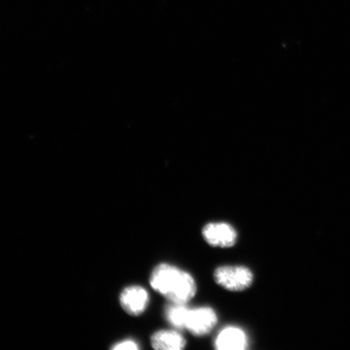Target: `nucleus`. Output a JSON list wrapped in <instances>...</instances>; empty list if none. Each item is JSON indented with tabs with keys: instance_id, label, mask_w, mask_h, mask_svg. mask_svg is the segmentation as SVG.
I'll return each instance as SVG.
<instances>
[{
	"instance_id": "1",
	"label": "nucleus",
	"mask_w": 350,
	"mask_h": 350,
	"mask_svg": "<svg viewBox=\"0 0 350 350\" xmlns=\"http://www.w3.org/2000/svg\"><path fill=\"white\" fill-rule=\"evenodd\" d=\"M151 287L172 304H187L197 292L196 280L187 271L161 262L152 271Z\"/></svg>"
},
{
	"instance_id": "2",
	"label": "nucleus",
	"mask_w": 350,
	"mask_h": 350,
	"mask_svg": "<svg viewBox=\"0 0 350 350\" xmlns=\"http://www.w3.org/2000/svg\"><path fill=\"white\" fill-rule=\"evenodd\" d=\"M214 281L223 288L231 292L247 290L254 282V273L247 267L223 265L213 273Z\"/></svg>"
},
{
	"instance_id": "3",
	"label": "nucleus",
	"mask_w": 350,
	"mask_h": 350,
	"mask_svg": "<svg viewBox=\"0 0 350 350\" xmlns=\"http://www.w3.org/2000/svg\"><path fill=\"white\" fill-rule=\"evenodd\" d=\"M217 321L218 317L215 310L209 306L189 308L185 329L194 336H203L213 331Z\"/></svg>"
},
{
	"instance_id": "4",
	"label": "nucleus",
	"mask_w": 350,
	"mask_h": 350,
	"mask_svg": "<svg viewBox=\"0 0 350 350\" xmlns=\"http://www.w3.org/2000/svg\"><path fill=\"white\" fill-rule=\"evenodd\" d=\"M202 236L205 242L213 247H232L238 241L237 231L226 222L208 223L203 227Z\"/></svg>"
},
{
	"instance_id": "5",
	"label": "nucleus",
	"mask_w": 350,
	"mask_h": 350,
	"mask_svg": "<svg viewBox=\"0 0 350 350\" xmlns=\"http://www.w3.org/2000/svg\"><path fill=\"white\" fill-rule=\"evenodd\" d=\"M120 305L126 313L133 317L141 316L150 304V295L146 288L131 286L124 288L120 297Z\"/></svg>"
},
{
	"instance_id": "6",
	"label": "nucleus",
	"mask_w": 350,
	"mask_h": 350,
	"mask_svg": "<svg viewBox=\"0 0 350 350\" xmlns=\"http://www.w3.org/2000/svg\"><path fill=\"white\" fill-rule=\"evenodd\" d=\"M218 350H245L248 348L246 332L237 326H227L218 332L215 341Z\"/></svg>"
},
{
	"instance_id": "7",
	"label": "nucleus",
	"mask_w": 350,
	"mask_h": 350,
	"mask_svg": "<svg viewBox=\"0 0 350 350\" xmlns=\"http://www.w3.org/2000/svg\"><path fill=\"white\" fill-rule=\"evenodd\" d=\"M152 347L157 350H182L186 347L187 340L180 332L163 329L151 336Z\"/></svg>"
},
{
	"instance_id": "8",
	"label": "nucleus",
	"mask_w": 350,
	"mask_h": 350,
	"mask_svg": "<svg viewBox=\"0 0 350 350\" xmlns=\"http://www.w3.org/2000/svg\"><path fill=\"white\" fill-rule=\"evenodd\" d=\"M189 308L186 304H172L166 306L165 317L170 325L177 329H185Z\"/></svg>"
},
{
	"instance_id": "9",
	"label": "nucleus",
	"mask_w": 350,
	"mask_h": 350,
	"mask_svg": "<svg viewBox=\"0 0 350 350\" xmlns=\"http://www.w3.org/2000/svg\"><path fill=\"white\" fill-rule=\"evenodd\" d=\"M139 349V344L133 339L122 340L111 347L113 350H138Z\"/></svg>"
}]
</instances>
